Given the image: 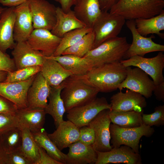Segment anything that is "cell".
I'll list each match as a JSON object with an SVG mask.
<instances>
[{"instance_id":"cell-1","label":"cell","mask_w":164,"mask_h":164,"mask_svg":"<svg viewBox=\"0 0 164 164\" xmlns=\"http://www.w3.org/2000/svg\"><path fill=\"white\" fill-rule=\"evenodd\" d=\"M126 73V67L120 62L94 67L82 76L87 82L99 92L108 93L118 89L125 78Z\"/></svg>"},{"instance_id":"cell-2","label":"cell","mask_w":164,"mask_h":164,"mask_svg":"<svg viewBox=\"0 0 164 164\" xmlns=\"http://www.w3.org/2000/svg\"><path fill=\"white\" fill-rule=\"evenodd\" d=\"M60 95L66 112L85 104L97 97L98 90L87 82L82 76L71 75L61 83Z\"/></svg>"},{"instance_id":"cell-3","label":"cell","mask_w":164,"mask_h":164,"mask_svg":"<svg viewBox=\"0 0 164 164\" xmlns=\"http://www.w3.org/2000/svg\"><path fill=\"white\" fill-rule=\"evenodd\" d=\"M164 8V0H119L109 12L119 15L125 20H135L156 16Z\"/></svg>"},{"instance_id":"cell-4","label":"cell","mask_w":164,"mask_h":164,"mask_svg":"<svg viewBox=\"0 0 164 164\" xmlns=\"http://www.w3.org/2000/svg\"><path fill=\"white\" fill-rule=\"evenodd\" d=\"M130 45L126 37L118 36L104 42L84 57L92 61L94 67L120 62L124 60Z\"/></svg>"},{"instance_id":"cell-5","label":"cell","mask_w":164,"mask_h":164,"mask_svg":"<svg viewBox=\"0 0 164 164\" xmlns=\"http://www.w3.org/2000/svg\"><path fill=\"white\" fill-rule=\"evenodd\" d=\"M111 143L112 148L122 145L130 147L136 153H139V143L143 136L151 137L155 132L154 128L142 124L135 127L125 128L113 124L110 126Z\"/></svg>"},{"instance_id":"cell-6","label":"cell","mask_w":164,"mask_h":164,"mask_svg":"<svg viewBox=\"0 0 164 164\" xmlns=\"http://www.w3.org/2000/svg\"><path fill=\"white\" fill-rule=\"evenodd\" d=\"M125 20L119 15L101 10L92 27L94 35L92 49L105 41L118 36L125 23Z\"/></svg>"},{"instance_id":"cell-7","label":"cell","mask_w":164,"mask_h":164,"mask_svg":"<svg viewBox=\"0 0 164 164\" xmlns=\"http://www.w3.org/2000/svg\"><path fill=\"white\" fill-rule=\"evenodd\" d=\"M111 109V104L108 103L105 97H96L85 104L69 110L67 112V118L79 128L88 125L90 121L101 111Z\"/></svg>"},{"instance_id":"cell-8","label":"cell","mask_w":164,"mask_h":164,"mask_svg":"<svg viewBox=\"0 0 164 164\" xmlns=\"http://www.w3.org/2000/svg\"><path fill=\"white\" fill-rule=\"evenodd\" d=\"M120 62L125 67L134 66L139 68L149 75L155 85L164 82L163 71L164 68V54L159 52L152 58L135 55L123 60Z\"/></svg>"},{"instance_id":"cell-9","label":"cell","mask_w":164,"mask_h":164,"mask_svg":"<svg viewBox=\"0 0 164 164\" xmlns=\"http://www.w3.org/2000/svg\"><path fill=\"white\" fill-rule=\"evenodd\" d=\"M28 1L34 29L50 31L56 22V7L46 0Z\"/></svg>"},{"instance_id":"cell-10","label":"cell","mask_w":164,"mask_h":164,"mask_svg":"<svg viewBox=\"0 0 164 164\" xmlns=\"http://www.w3.org/2000/svg\"><path fill=\"white\" fill-rule=\"evenodd\" d=\"M126 76L119 85L118 89L122 91L126 88L138 93L148 98L152 96L155 85L149 75L139 68L126 67Z\"/></svg>"},{"instance_id":"cell-11","label":"cell","mask_w":164,"mask_h":164,"mask_svg":"<svg viewBox=\"0 0 164 164\" xmlns=\"http://www.w3.org/2000/svg\"><path fill=\"white\" fill-rule=\"evenodd\" d=\"M125 23L132 34V41L125 54L124 60L135 55L144 57L148 53L164 51L163 45L157 43L152 41V39L155 38L153 35L146 37L138 32L135 20H127Z\"/></svg>"},{"instance_id":"cell-12","label":"cell","mask_w":164,"mask_h":164,"mask_svg":"<svg viewBox=\"0 0 164 164\" xmlns=\"http://www.w3.org/2000/svg\"><path fill=\"white\" fill-rule=\"evenodd\" d=\"M109 109L99 112L88 124L93 130L95 140L92 145L97 152H105L111 150V135L110 126L111 122L109 115Z\"/></svg>"},{"instance_id":"cell-13","label":"cell","mask_w":164,"mask_h":164,"mask_svg":"<svg viewBox=\"0 0 164 164\" xmlns=\"http://www.w3.org/2000/svg\"><path fill=\"white\" fill-rule=\"evenodd\" d=\"M110 110L117 111H134L143 113L146 107L145 98L140 94L128 89L113 95L110 98Z\"/></svg>"},{"instance_id":"cell-14","label":"cell","mask_w":164,"mask_h":164,"mask_svg":"<svg viewBox=\"0 0 164 164\" xmlns=\"http://www.w3.org/2000/svg\"><path fill=\"white\" fill-rule=\"evenodd\" d=\"M11 53L16 70L34 66H41L45 56L33 49L27 41L18 42Z\"/></svg>"},{"instance_id":"cell-15","label":"cell","mask_w":164,"mask_h":164,"mask_svg":"<svg viewBox=\"0 0 164 164\" xmlns=\"http://www.w3.org/2000/svg\"><path fill=\"white\" fill-rule=\"evenodd\" d=\"M97 160L95 164L142 163L140 154L136 153L130 147L125 145L112 148L107 152H97Z\"/></svg>"},{"instance_id":"cell-16","label":"cell","mask_w":164,"mask_h":164,"mask_svg":"<svg viewBox=\"0 0 164 164\" xmlns=\"http://www.w3.org/2000/svg\"><path fill=\"white\" fill-rule=\"evenodd\" d=\"M36 74L24 81L0 82V95L14 103L18 109L27 107V92Z\"/></svg>"},{"instance_id":"cell-17","label":"cell","mask_w":164,"mask_h":164,"mask_svg":"<svg viewBox=\"0 0 164 164\" xmlns=\"http://www.w3.org/2000/svg\"><path fill=\"white\" fill-rule=\"evenodd\" d=\"M61 38L44 29H34L27 41L34 50L41 52L46 57L53 55Z\"/></svg>"},{"instance_id":"cell-18","label":"cell","mask_w":164,"mask_h":164,"mask_svg":"<svg viewBox=\"0 0 164 164\" xmlns=\"http://www.w3.org/2000/svg\"><path fill=\"white\" fill-rule=\"evenodd\" d=\"M13 37L16 42L27 41L33 30L28 0L15 7Z\"/></svg>"},{"instance_id":"cell-19","label":"cell","mask_w":164,"mask_h":164,"mask_svg":"<svg viewBox=\"0 0 164 164\" xmlns=\"http://www.w3.org/2000/svg\"><path fill=\"white\" fill-rule=\"evenodd\" d=\"M52 87L48 84L41 72L36 74L27 92V107L45 109Z\"/></svg>"},{"instance_id":"cell-20","label":"cell","mask_w":164,"mask_h":164,"mask_svg":"<svg viewBox=\"0 0 164 164\" xmlns=\"http://www.w3.org/2000/svg\"><path fill=\"white\" fill-rule=\"evenodd\" d=\"M47 135L57 147L62 151L78 141L79 128L69 120L64 121L53 133Z\"/></svg>"},{"instance_id":"cell-21","label":"cell","mask_w":164,"mask_h":164,"mask_svg":"<svg viewBox=\"0 0 164 164\" xmlns=\"http://www.w3.org/2000/svg\"><path fill=\"white\" fill-rule=\"evenodd\" d=\"M15 7L5 8L0 17V50L4 53L13 49L16 44L13 37Z\"/></svg>"},{"instance_id":"cell-22","label":"cell","mask_w":164,"mask_h":164,"mask_svg":"<svg viewBox=\"0 0 164 164\" xmlns=\"http://www.w3.org/2000/svg\"><path fill=\"white\" fill-rule=\"evenodd\" d=\"M15 114L19 127L26 128L31 132H38L43 128L46 114L44 108L27 107L18 109Z\"/></svg>"},{"instance_id":"cell-23","label":"cell","mask_w":164,"mask_h":164,"mask_svg":"<svg viewBox=\"0 0 164 164\" xmlns=\"http://www.w3.org/2000/svg\"><path fill=\"white\" fill-rule=\"evenodd\" d=\"M56 13V22L50 31L58 37L62 38L65 33L72 30L86 26L77 17L71 9L65 12L61 7H57Z\"/></svg>"},{"instance_id":"cell-24","label":"cell","mask_w":164,"mask_h":164,"mask_svg":"<svg viewBox=\"0 0 164 164\" xmlns=\"http://www.w3.org/2000/svg\"><path fill=\"white\" fill-rule=\"evenodd\" d=\"M68 147L66 164H95L97 153L92 145L85 144L78 141Z\"/></svg>"},{"instance_id":"cell-25","label":"cell","mask_w":164,"mask_h":164,"mask_svg":"<svg viewBox=\"0 0 164 164\" xmlns=\"http://www.w3.org/2000/svg\"><path fill=\"white\" fill-rule=\"evenodd\" d=\"M48 57L57 61L73 75H84L94 67L92 61L84 57L66 54Z\"/></svg>"},{"instance_id":"cell-26","label":"cell","mask_w":164,"mask_h":164,"mask_svg":"<svg viewBox=\"0 0 164 164\" xmlns=\"http://www.w3.org/2000/svg\"><path fill=\"white\" fill-rule=\"evenodd\" d=\"M41 67L42 75L51 87L59 85L72 75L57 61L46 56Z\"/></svg>"},{"instance_id":"cell-27","label":"cell","mask_w":164,"mask_h":164,"mask_svg":"<svg viewBox=\"0 0 164 164\" xmlns=\"http://www.w3.org/2000/svg\"><path fill=\"white\" fill-rule=\"evenodd\" d=\"M73 11L86 26L92 28L101 12L99 0H76Z\"/></svg>"},{"instance_id":"cell-28","label":"cell","mask_w":164,"mask_h":164,"mask_svg":"<svg viewBox=\"0 0 164 164\" xmlns=\"http://www.w3.org/2000/svg\"><path fill=\"white\" fill-rule=\"evenodd\" d=\"M51 87L48 98L49 102L44 110L46 114H50L53 118L56 128L60 123L64 121L63 117L66 112L64 103L60 95L63 87L61 84L59 86Z\"/></svg>"},{"instance_id":"cell-29","label":"cell","mask_w":164,"mask_h":164,"mask_svg":"<svg viewBox=\"0 0 164 164\" xmlns=\"http://www.w3.org/2000/svg\"><path fill=\"white\" fill-rule=\"evenodd\" d=\"M135 21L136 29L142 36L146 37L149 34H155L161 38H164V34L161 31L164 30V10L153 17L138 18Z\"/></svg>"},{"instance_id":"cell-30","label":"cell","mask_w":164,"mask_h":164,"mask_svg":"<svg viewBox=\"0 0 164 164\" xmlns=\"http://www.w3.org/2000/svg\"><path fill=\"white\" fill-rule=\"evenodd\" d=\"M32 133L38 145L44 149L49 155L62 164H66L67 154L62 152L57 147L50 138L44 128Z\"/></svg>"},{"instance_id":"cell-31","label":"cell","mask_w":164,"mask_h":164,"mask_svg":"<svg viewBox=\"0 0 164 164\" xmlns=\"http://www.w3.org/2000/svg\"><path fill=\"white\" fill-rule=\"evenodd\" d=\"M143 113L134 111H117L109 110V115L112 124L122 127L132 128L142 124Z\"/></svg>"},{"instance_id":"cell-32","label":"cell","mask_w":164,"mask_h":164,"mask_svg":"<svg viewBox=\"0 0 164 164\" xmlns=\"http://www.w3.org/2000/svg\"><path fill=\"white\" fill-rule=\"evenodd\" d=\"M2 144L7 153L21 148L22 132L19 126L10 128L0 134Z\"/></svg>"},{"instance_id":"cell-33","label":"cell","mask_w":164,"mask_h":164,"mask_svg":"<svg viewBox=\"0 0 164 164\" xmlns=\"http://www.w3.org/2000/svg\"><path fill=\"white\" fill-rule=\"evenodd\" d=\"M92 30V28L86 26L73 29L66 33L61 38L58 46L52 56L61 55L65 50L75 44Z\"/></svg>"},{"instance_id":"cell-34","label":"cell","mask_w":164,"mask_h":164,"mask_svg":"<svg viewBox=\"0 0 164 164\" xmlns=\"http://www.w3.org/2000/svg\"><path fill=\"white\" fill-rule=\"evenodd\" d=\"M22 132L21 149L35 164L39 158V146L32 134L28 128L20 127Z\"/></svg>"},{"instance_id":"cell-35","label":"cell","mask_w":164,"mask_h":164,"mask_svg":"<svg viewBox=\"0 0 164 164\" xmlns=\"http://www.w3.org/2000/svg\"><path fill=\"white\" fill-rule=\"evenodd\" d=\"M94 40V35L92 30L75 44L65 50L61 55L72 54L83 57L92 49Z\"/></svg>"},{"instance_id":"cell-36","label":"cell","mask_w":164,"mask_h":164,"mask_svg":"<svg viewBox=\"0 0 164 164\" xmlns=\"http://www.w3.org/2000/svg\"><path fill=\"white\" fill-rule=\"evenodd\" d=\"M41 66L28 67L8 72L5 82H17L26 80L41 71Z\"/></svg>"},{"instance_id":"cell-37","label":"cell","mask_w":164,"mask_h":164,"mask_svg":"<svg viewBox=\"0 0 164 164\" xmlns=\"http://www.w3.org/2000/svg\"><path fill=\"white\" fill-rule=\"evenodd\" d=\"M142 124L152 127H159L164 125V105L156 106L153 113L142 114Z\"/></svg>"},{"instance_id":"cell-38","label":"cell","mask_w":164,"mask_h":164,"mask_svg":"<svg viewBox=\"0 0 164 164\" xmlns=\"http://www.w3.org/2000/svg\"><path fill=\"white\" fill-rule=\"evenodd\" d=\"M7 164H33L21 148L8 153Z\"/></svg>"},{"instance_id":"cell-39","label":"cell","mask_w":164,"mask_h":164,"mask_svg":"<svg viewBox=\"0 0 164 164\" xmlns=\"http://www.w3.org/2000/svg\"><path fill=\"white\" fill-rule=\"evenodd\" d=\"M19 126L15 113H0V134L12 127Z\"/></svg>"},{"instance_id":"cell-40","label":"cell","mask_w":164,"mask_h":164,"mask_svg":"<svg viewBox=\"0 0 164 164\" xmlns=\"http://www.w3.org/2000/svg\"><path fill=\"white\" fill-rule=\"evenodd\" d=\"M79 131L78 141L87 145H92L95 138L93 129L89 125H86L79 128Z\"/></svg>"},{"instance_id":"cell-41","label":"cell","mask_w":164,"mask_h":164,"mask_svg":"<svg viewBox=\"0 0 164 164\" xmlns=\"http://www.w3.org/2000/svg\"><path fill=\"white\" fill-rule=\"evenodd\" d=\"M16 70L13 58H11L9 55L0 50V71L10 72Z\"/></svg>"},{"instance_id":"cell-42","label":"cell","mask_w":164,"mask_h":164,"mask_svg":"<svg viewBox=\"0 0 164 164\" xmlns=\"http://www.w3.org/2000/svg\"><path fill=\"white\" fill-rule=\"evenodd\" d=\"M18 109L14 103L0 95V113L15 114Z\"/></svg>"},{"instance_id":"cell-43","label":"cell","mask_w":164,"mask_h":164,"mask_svg":"<svg viewBox=\"0 0 164 164\" xmlns=\"http://www.w3.org/2000/svg\"><path fill=\"white\" fill-rule=\"evenodd\" d=\"M39 158L35 164H62L49 155L45 150L39 146Z\"/></svg>"},{"instance_id":"cell-44","label":"cell","mask_w":164,"mask_h":164,"mask_svg":"<svg viewBox=\"0 0 164 164\" xmlns=\"http://www.w3.org/2000/svg\"><path fill=\"white\" fill-rule=\"evenodd\" d=\"M153 93L158 101L164 102V82L155 85Z\"/></svg>"},{"instance_id":"cell-45","label":"cell","mask_w":164,"mask_h":164,"mask_svg":"<svg viewBox=\"0 0 164 164\" xmlns=\"http://www.w3.org/2000/svg\"><path fill=\"white\" fill-rule=\"evenodd\" d=\"M119 0H99L100 7L102 11H108Z\"/></svg>"},{"instance_id":"cell-46","label":"cell","mask_w":164,"mask_h":164,"mask_svg":"<svg viewBox=\"0 0 164 164\" xmlns=\"http://www.w3.org/2000/svg\"><path fill=\"white\" fill-rule=\"evenodd\" d=\"M58 2L61 5V8L65 12L71 10V7L75 5L76 0H54Z\"/></svg>"},{"instance_id":"cell-47","label":"cell","mask_w":164,"mask_h":164,"mask_svg":"<svg viewBox=\"0 0 164 164\" xmlns=\"http://www.w3.org/2000/svg\"><path fill=\"white\" fill-rule=\"evenodd\" d=\"M27 0H0V4L8 7H16L19 5Z\"/></svg>"},{"instance_id":"cell-48","label":"cell","mask_w":164,"mask_h":164,"mask_svg":"<svg viewBox=\"0 0 164 164\" xmlns=\"http://www.w3.org/2000/svg\"><path fill=\"white\" fill-rule=\"evenodd\" d=\"M8 153L4 150L0 139V164H7Z\"/></svg>"},{"instance_id":"cell-49","label":"cell","mask_w":164,"mask_h":164,"mask_svg":"<svg viewBox=\"0 0 164 164\" xmlns=\"http://www.w3.org/2000/svg\"><path fill=\"white\" fill-rule=\"evenodd\" d=\"M8 72L0 71V82H4L6 79Z\"/></svg>"},{"instance_id":"cell-50","label":"cell","mask_w":164,"mask_h":164,"mask_svg":"<svg viewBox=\"0 0 164 164\" xmlns=\"http://www.w3.org/2000/svg\"><path fill=\"white\" fill-rule=\"evenodd\" d=\"M5 8H3L0 6V17L1 16V15L3 11L5 9Z\"/></svg>"}]
</instances>
